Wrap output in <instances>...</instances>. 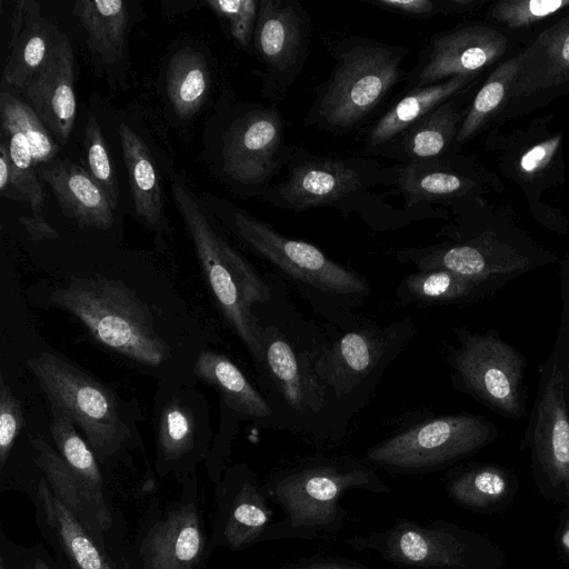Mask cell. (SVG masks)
<instances>
[{
  "mask_svg": "<svg viewBox=\"0 0 569 569\" xmlns=\"http://www.w3.org/2000/svg\"><path fill=\"white\" fill-rule=\"evenodd\" d=\"M260 0H209L207 4L222 18L232 39L244 50L252 47V38Z\"/></svg>",
  "mask_w": 569,
  "mask_h": 569,
  "instance_id": "60d3db41",
  "label": "cell"
},
{
  "mask_svg": "<svg viewBox=\"0 0 569 569\" xmlns=\"http://www.w3.org/2000/svg\"><path fill=\"white\" fill-rule=\"evenodd\" d=\"M52 299L81 320L96 340L131 360L158 367L170 357L147 306L119 281L100 276L73 280Z\"/></svg>",
  "mask_w": 569,
  "mask_h": 569,
  "instance_id": "ba28073f",
  "label": "cell"
},
{
  "mask_svg": "<svg viewBox=\"0 0 569 569\" xmlns=\"http://www.w3.org/2000/svg\"><path fill=\"white\" fill-rule=\"evenodd\" d=\"M311 20L298 0H260L252 49L264 68L263 94L281 101L309 56Z\"/></svg>",
  "mask_w": 569,
  "mask_h": 569,
  "instance_id": "2e32d148",
  "label": "cell"
},
{
  "mask_svg": "<svg viewBox=\"0 0 569 569\" xmlns=\"http://www.w3.org/2000/svg\"><path fill=\"white\" fill-rule=\"evenodd\" d=\"M560 287L562 299L569 301V261L562 264L560 272Z\"/></svg>",
  "mask_w": 569,
  "mask_h": 569,
  "instance_id": "c3c4849f",
  "label": "cell"
},
{
  "mask_svg": "<svg viewBox=\"0 0 569 569\" xmlns=\"http://www.w3.org/2000/svg\"><path fill=\"white\" fill-rule=\"evenodd\" d=\"M209 87V73L203 57L191 49L177 52L167 71V92L174 112L189 118L202 106Z\"/></svg>",
  "mask_w": 569,
  "mask_h": 569,
  "instance_id": "d590c367",
  "label": "cell"
},
{
  "mask_svg": "<svg viewBox=\"0 0 569 569\" xmlns=\"http://www.w3.org/2000/svg\"><path fill=\"white\" fill-rule=\"evenodd\" d=\"M206 455L191 410L178 398L172 399L159 419L156 472L160 477L173 476L180 482L196 473V466Z\"/></svg>",
  "mask_w": 569,
  "mask_h": 569,
  "instance_id": "f1b7e54d",
  "label": "cell"
},
{
  "mask_svg": "<svg viewBox=\"0 0 569 569\" xmlns=\"http://www.w3.org/2000/svg\"><path fill=\"white\" fill-rule=\"evenodd\" d=\"M23 425L19 400L1 377L0 382V470L9 461L16 440Z\"/></svg>",
  "mask_w": 569,
  "mask_h": 569,
  "instance_id": "7bdbcfd3",
  "label": "cell"
},
{
  "mask_svg": "<svg viewBox=\"0 0 569 569\" xmlns=\"http://www.w3.org/2000/svg\"><path fill=\"white\" fill-rule=\"evenodd\" d=\"M230 221L236 236L288 280L325 321H340L370 297L366 277L330 259L317 246L286 237L238 208L232 209Z\"/></svg>",
  "mask_w": 569,
  "mask_h": 569,
  "instance_id": "5b68a950",
  "label": "cell"
},
{
  "mask_svg": "<svg viewBox=\"0 0 569 569\" xmlns=\"http://www.w3.org/2000/svg\"><path fill=\"white\" fill-rule=\"evenodd\" d=\"M565 390H566L567 405H568V409H569V351H568L566 366H565Z\"/></svg>",
  "mask_w": 569,
  "mask_h": 569,
  "instance_id": "681fc988",
  "label": "cell"
},
{
  "mask_svg": "<svg viewBox=\"0 0 569 569\" xmlns=\"http://www.w3.org/2000/svg\"><path fill=\"white\" fill-rule=\"evenodd\" d=\"M278 569H372L340 556L311 555L286 562Z\"/></svg>",
  "mask_w": 569,
  "mask_h": 569,
  "instance_id": "ee69618b",
  "label": "cell"
},
{
  "mask_svg": "<svg viewBox=\"0 0 569 569\" xmlns=\"http://www.w3.org/2000/svg\"><path fill=\"white\" fill-rule=\"evenodd\" d=\"M119 137L134 210L146 224L156 227L163 218V202L152 159L143 141L124 123L119 126Z\"/></svg>",
  "mask_w": 569,
  "mask_h": 569,
  "instance_id": "836d02e7",
  "label": "cell"
},
{
  "mask_svg": "<svg viewBox=\"0 0 569 569\" xmlns=\"http://www.w3.org/2000/svg\"><path fill=\"white\" fill-rule=\"evenodd\" d=\"M555 545L558 556L569 566V505L559 512Z\"/></svg>",
  "mask_w": 569,
  "mask_h": 569,
  "instance_id": "f6af8a7d",
  "label": "cell"
},
{
  "mask_svg": "<svg viewBox=\"0 0 569 569\" xmlns=\"http://www.w3.org/2000/svg\"><path fill=\"white\" fill-rule=\"evenodd\" d=\"M0 569H69L43 543L23 546L11 540L0 526Z\"/></svg>",
  "mask_w": 569,
  "mask_h": 569,
  "instance_id": "ab89813d",
  "label": "cell"
},
{
  "mask_svg": "<svg viewBox=\"0 0 569 569\" xmlns=\"http://www.w3.org/2000/svg\"><path fill=\"white\" fill-rule=\"evenodd\" d=\"M20 223L33 240L58 239V231L41 217H21Z\"/></svg>",
  "mask_w": 569,
  "mask_h": 569,
  "instance_id": "bcb514c9",
  "label": "cell"
},
{
  "mask_svg": "<svg viewBox=\"0 0 569 569\" xmlns=\"http://www.w3.org/2000/svg\"><path fill=\"white\" fill-rule=\"evenodd\" d=\"M475 83L431 110L378 154L399 163L441 158L455 142Z\"/></svg>",
  "mask_w": 569,
  "mask_h": 569,
  "instance_id": "d4e9b609",
  "label": "cell"
},
{
  "mask_svg": "<svg viewBox=\"0 0 569 569\" xmlns=\"http://www.w3.org/2000/svg\"><path fill=\"white\" fill-rule=\"evenodd\" d=\"M30 445L37 452V463L51 491L91 535L108 555L104 530L91 508L81 486L53 446L42 437H30Z\"/></svg>",
  "mask_w": 569,
  "mask_h": 569,
  "instance_id": "1f68e13d",
  "label": "cell"
},
{
  "mask_svg": "<svg viewBox=\"0 0 569 569\" xmlns=\"http://www.w3.org/2000/svg\"><path fill=\"white\" fill-rule=\"evenodd\" d=\"M28 366L50 403L79 426L101 467L121 462L132 468L127 455L130 432L114 395L104 385L51 352L31 358Z\"/></svg>",
  "mask_w": 569,
  "mask_h": 569,
  "instance_id": "7c38bea8",
  "label": "cell"
},
{
  "mask_svg": "<svg viewBox=\"0 0 569 569\" xmlns=\"http://www.w3.org/2000/svg\"><path fill=\"white\" fill-rule=\"evenodd\" d=\"M367 2L412 19L465 13L478 7L477 0H367Z\"/></svg>",
  "mask_w": 569,
  "mask_h": 569,
  "instance_id": "b9f144b4",
  "label": "cell"
},
{
  "mask_svg": "<svg viewBox=\"0 0 569 569\" xmlns=\"http://www.w3.org/2000/svg\"><path fill=\"white\" fill-rule=\"evenodd\" d=\"M507 283L442 269L417 270L400 280L395 293L402 307L460 306L489 297Z\"/></svg>",
  "mask_w": 569,
  "mask_h": 569,
  "instance_id": "4316f807",
  "label": "cell"
},
{
  "mask_svg": "<svg viewBox=\"0 0 569 569\" xmlns=\"http://www.w3.org/2000/svg\"><path fill=\"white\" fill-rule=\"evenodd\" d=\"M84 147L90 176L106 193L111 207L116 209L119 200L117 174L111 164L101 128L93 117L86 126Z\"/></svg>",
  "mask_w": 569,
  "mask_h": 569,
  "instance_id": "f35d334b",
  "label": "cell"
},
{
  "mask_svg": "<svg viewBox=\"0 0 569 569\" xmlns=\"http://www.w3.org/2000/svg\"><path fill=\"white\" fill-rule=\"evenodd\" d=\"M213 492L216 548L239 552L263 542L273 511L254 471L243 462L227 468Z\"/></svg>",
  "mask_w": 569,
  "mask_h": 569,
  "instance_id": "44dd1931",
  "label": "cell"
},
{
  "mask_svg": "<svg viewBox=\"0 0 569 569\" xmlns=\"http://www.w3.org/2000/svg\"><path fill=\"white\" fill-rule=\"evenodd\" d=\"M42 180L53 190L60 209L81 227L109 229L113 214L106 193L81 167L58 161L40 170Z\"/></svg>",
  "mask_w": 569,
  "mask_h": 569,
  "instance_id": "83f0119b",
  "label": "cell"
},
{
  "mask_svg": "<svg viewBox=\"0 0 569 569\" xmlns=\"http://www.w3.org/2000/svg\"><path fill=\"white\" fill-rule=\"evenodd\" d=\"M32 505L41 537L69 569H116L109 556L51 491L44 477Z\"/></svg>",
  "mask_w": 569,
  "mask_h": 569,
  "instance_id": "7402d4cb",
  "label": "cell"
},
{
  "mask_svg": "<svg viewBox=\"0 0 569 569\" xmlns=\"http://www.w3.org/2000/svg\"><path fill=\"white\" fill-rule=\"evenodd\" d=\"M410 50L371 38L338 40L328 78L317 86L305 124L331 134H346L369 120L393 88L405 81L402 63Z\"/></svg>",
  "mask_w": 569,
  "mask_h": 569,
  "instance_id": "277c9868",
  "label": "cell"
},
{
  "mask_svg": "<svg viewBox=\"0 0 569 569\" xmlns=\"http://www.w3.org/2000/svg\"><path fill=\"white\" fill-rule=\"evenodd\" d=\"M172 194L210 289L258 368L262 348L252 306L266 301L271 296V288L267 279L214 231L192 193L178 178L173 181Z\"/></svg>",
  "mask_w": 569,
  "mask_h": 569,
  "instance_id": "8992f818",
  "label": "cell"
},
{
  "mask_svg": "<svg viewBox=\"0 0 569 569\" xmlns=\"http://www.w3.org/2000/svg\"><path fill=\"white\" fill-rule=\"evenodd\" d=\"M284 168L283 180L261 196L273 207L295 212L341 206L383 182V169L373 160L322 157L293 146Z\"/></svg>",
  "mask_w": 569,
  "mask_h": 569,
  "instance_id": "5bb4252c",
  "label": "cell"
},
{
  "mask_svg": "<svg viewBox=\"0 0 569 569\" xmlns=\"http://www.w3.org/2000/svg\"><path fill=\"white\" fill-rule=\"evenodd\" d=\"M499 431L483 416H430L399 429L370 447L363 459L393 476L449 469L493 443Z\"/></svg>",
  "mask_w": 569,
  "mask_h": 569,
  "instance_id": "8fae6325",
  "label": "cell"
},
{
  "mask_svg": "<svg viewBox=\"0 0 569 569\" xmlns=\"http://www.w3.org/2000/svg\"><path fill=\"white\" fill-rule=\"evenodd\" d=\"M569 8V0H501L495 2L487 19L508 29L536 24Z\"/></svg>",
  "mask_w": 569,
  "mask_h": 569,
  "instance_id": "74e56055",
  "label": "cell"
},
{
  "mask_svg": "<svg viewBox=\"0 0 569 569\" xmlns=\"http://www.w3.org/2000/svg\"><path fill=\"white\" fill-rule=\"evenodd\" d=\"M177 497L150 499L118 569H204L217 549L207 530L196 473Z\"/></svg>",
  "mask_w": 569,
  "mask_h": 569,
  "instance_id": "30bf717a",
  "label": "cell"
},
{
  "mask_svg": "<svg viewBox=\"0 0 569 569\" xmlns=\"http://www.w3.org/2000/svg\"><path fill=\"white\" fill-rule=\"evenodd\" d=\"M194 372L218 389L233 412L261 426L272 427L273 412L263 393L229 358L214 351H203L197 359Z\"/></svg>",
  "mask_w": 569,
  "mask_h": 569,
  "instance_id": "f546056e",
  "label": "cell"
},
{
  "mask_svg": "<svg viewBox=\"0 0 569 569\" xmlns=\"http://www.w3.org/2000/svg\"><path fill=\"white\" fill-rule=\"evenodd\" d=\"M518 488L516 473L496 463L453 466L445 475V490L450 500L477 513L490 515L508 509Z\"/></svg>",
  "mask_w": 569,
  "mask_h": 569,
  "instance_id": "484cf974",
  "label": "cell"
},
{
  "mask_svg": "<svg viewBox=\"0 0 569 569\" xmlns=\"http://www.w3.org/2000/svg\"><path fill=\"white\" fill-rule=\"evenodd\" d=\"M22 93L57 141L66 143L72 131L77 110L73 52L66 34H61L50 58Z\"/></svg>",
  "mask_w": 569,
  "mask_h": 569,
  "instance_id": "603a6c76",
  "label": "cell"
},
{
  "mask_svg": "<svg viewBox=\"0 0 569 569\" xmlns=\"http://www.w3.org/2000/svg\"><path fill=\"white\" fill-rule=\"evenodd\" d=\"M343 542L401 569H501L506 563L503 550L489 537L445 519L420 523L398 517L385 530Z\"/></svg>",
  "mask_w": 569,
  "mask_h": 569,
  "instance_id": "52a82bcc",
  "label": "cell"
},
{
  "mask_svg": "<svg viewBox=\"0 0 569 569\" xmlns=\"http://www.w3.org/2000/svg\"><path fill=\"white\" fill-rule=\"evenodd\" d=\"M271 296L252 306L261 337L262 360L257 368L263 396L273 412L272 428L299 433L322 447L323 393L315 365L325 332L292 302L286 280L264 276Z\"/></svg>",
  "mask_w": 569,
  "mask_h": 569,
  "instance_id": "6da1fadb",
  "label": "cell"
},
{
  "mask_svg": "<svg viewBox=\"0 0 569 569\" xmlns=\"http://www.w3.org/2000/svg\"><path fill=\"white\" fill-rule=\"evenodd\" d=\"M478 78L453 77L431 86L402 90L389 108L367 126L362 134L363 153L378 154L422 117L469 88Z\"/></svg>",
  "mask_w": 569,
  "mask_h": 569,
  "instance_id": "cb8c5ba5",
  "label": "cell"
},
{
  "mask_svg": "<svg viewBox=\"0 0 569 569\" xmlns=\"http://www.w3.org/2000/svg\"><path fill=\"white\" fill-rule=\"evenodd\" d=\"M223 141L226 174L242 187L261 191L286 167L291 151L284 141L282 116L271 107L258 106L238 118Z\"/></svg>",
  "mask_w": 569,
  "mask_h": 569,
  "instance_id": "d6986e66",
  "label": "cell"
},
{
  "mask_svg": "<svg viewBox=\"0 0 569 569\" xmlns=\"http://www.w3.org/2000/svg\"><path fill=\"white\" fill-rule=\"evenodd\" d=\"M520 53L500 63L475 94L460 123L453 147L470 140L491 118L502 110L518 72Z\"/></svg>",
  "mask_w": 569,
  "mask_h": 569,
  "instance_id": "8d00e7d4",
  "label": "cell"
},
{
  "mask_svg": "<svg viewBox=\"0 0 569 569\" xmlns=\"http://www.w3.org/2000/svg\"><path fill=\"white\" fill-rule=\"evenodd\" d=\"M551 149V142L535 146L522 157V169L527 172H530L541 167L543 162L549 158Z\"/></svg>",
  "mask_w": 569,
  "mask_h": 569,
  "instance_id": "7dc6e473",
  "label": "cell"
},
{
  "mask_svg": "<svg viewBox=\"0 0 569 569\" xmlns=\"http://www.w3.org/2000/svg\"><path fill=\"white\" fill-rule=\"evenodd\" d=\"M569 351V301L562 299L558 335L539 366L537 396L520 449L528 450L532 479L547 500L569 505V409L565 366Z\"/></svg>",
  "mask_w": 569,
  "mask_h": 569,
  "instance_id": "9c48e42d",
  "label": "cell"
},
{
  "mask_svg": "<svg viewBox=\"0 0 569 569\" xmlns=\"http://www.w3.org/2000/svg\"><path fill=\"white\" fill-rule=\"evenodd\" d=\"M60 37L41 17L37 3L27 1L24 23L19 36L10 41L2 79L22 91L43 68Z\"/></svg>",
  "mask_w": 569,
  "mask_h": 569,
  "instance_id": "4dcf8cb0",
  "label": "cell"
},
{
  "mask_svg": "<svg viewBox=\"0 0 569 569\" xmlns=\"http://www.w3.org/2000/svg\"><path fill=\"white\" fill-rule=\"evenodd\" d=\"M452 331L456 343L443 347L452 387L496 413L519 420L527 409V358L493 330L473 332L455 327Z\"/></svg>",
  "mask_w": 569,
  "mask_h": 569,
  "instance_id": "4fadbf2b",
  "label": "cell"
},
{
  "mask_svg": "<svg viewBox=\"0 0 569 569\" xmlns=\"http://www.w3.org/2000/svg\"><path fill=\"white\" fill-rule=\"evenodd\" d=\"M1 196L27 202L34 213L43 208L46 192L37 172L40 163L52 160L58 146L33 109L11 92L0 94Z\"/></svg>",
  "mask_w": 569,
  "mask_h": 569,
  "instance_id": "9a60e30c",
  "label": "cell"
},
{
  "mask_svg": "<svg viewBox=\"0 0 569 569\" xmlns=\"http://www.w3.org/2000/svg\"><path fill=\"white\" fill-rule=\"evenodd\" d=\"M262 490L283 512L269 526L263 542L336 536L350 517L340 503L345 492H392L375 467L350 453L311 455L277 468L267 477Z\"/></svg>",
  "mask_w": 569,
  "mask_h": 569,
  "instance_id": "3957f363",
  "label": "cell"
},
{
  "mask_svg": "<svg viewBox=\"0 0 569 569\" xmlns=\"http://www.w3.org/2000/svg\"><path fill=\"white\" fill-rule=\"evenodd\" d=\"M401 263H411L417 270L442 269L462 276L509 282L519 274L555 259L501 242L490 234L428 247L405 248L396 252Z\"/></svg>",
  "mask_w": 569,
  "mask_h": 569,
  "instance_id": "ac0fdd59",
  "label": "cell"
},
{
  "mask_svg": "<svg viewBox=\"0 0 569 569\" xmlns=\"http://www.w3.org/2000/svg\"><path fill=\"white\" fill-rule=\"evenodd\" d=\"M321 325L325 339L315 372L323 393V447L342 442L351 419L415 337L416 326L411 317L382 326L356 312Z\"/></svg>",
  "mask_w": 569,
  "mask_h": 569,
  "instance_id": "7a4b0ae2",
  "label": "cell"
},
{
  "mask_svg": "<svg viewBox=\"0 0 569 569\" xmlns=\"http://www.w3.org/2000/svg\"><path fill=\"white\" fill-rule=\"evenodd\" d=\"M74 13L86 33L89 49L107 62L117 61L123 52L129 13L121 0H80Z\"/></svg>",
  "mask_w": 569,
  "mask_h": 569,
  "instance_id": "e575fe53",
  "label": "cell"
},
{
  "mask_svg": "<svg viewBox=\"0 0 569 569\" xmlns=\"http://www.w3.org/2000/svg\"><path fill=\"white\" fill-rule=\"evenodd\" d=\"M566 93H569V13L546 28L520 53L518 72L498 116L502 120L520 116Z\"/></svg>",
  "mask_w": 569,
  "mask_h": 569,
  "instance_id": "ffe728a7",
  "label": "cell"
},
{
  "mask_svg": "<svg viewBox=\"0 0 569 569\" xmlns=\"http://www.w3.org/2000/svg\"><path fill=\"white\" fill-rule=\"evenodd\" d=\"M508 38L481 23L463 22L432 34L407 72L403 91L453 77H479L507 52Z\"/></svg>",
  "mask_w": 569,
  "mask_h": 569,
  "instance_id": "e0dca14e",
  "label": "cell"
},
{
  "mask_svg": "<svg viewBox=\"0 0 569 569\" xmlns=\"http://www.w3.org/2000/svg\"><path fill=\"white\" fill-rule=\"evenodd\" d=\"M382 183L396 186L411 203L453 197L469 187V180L447 168L441 158L383 169Z\"/></svg>",
  "mask_w": 569,
  "mask_h": 569,
  "instance_id": "d6a6232c",
  "label": "cell"
}]
</instances>
